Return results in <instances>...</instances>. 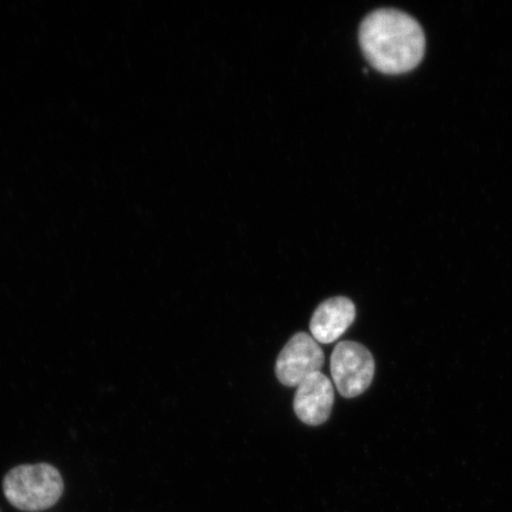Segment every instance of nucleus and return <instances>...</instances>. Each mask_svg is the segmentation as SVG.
<instances>
[{
    "label": "nucleus",
    "mask_w": 512,
    "mask_h": 512,
    "mask_svg": "<svg viewBox=\"0 0 512 512\" xmlns=\"http://www.w3.org/2000/svg\"><path fill=\"white\" fill-rule=\"evenodd\" d=\"M6 499L23 511L47 510L59 501L64 484L60 472L49 464L22 465L5 476Z\"/></svg>",
    "instance_id": "2"
},
{
    "label": "nucleus",
    "mask_w": 512,
    "mask_h": 512,
    "mask_svg": "<svg viewBox=\"0 0 512 512\" xmlns=\"http://www.w3.org/2000/svg\"><path fill=\"white\" fill-rule=\"evenodd\" d=\"M364 56L383 74L411 72L425 56L426 37L412 16L394 9L371 12L360 28Z\"/></svg>",
    "instance_id": "1"
},
{
    "label": "nucleus",
    "mask_w": 512,
    "mask_h": 512,
    "mask_svg": "<svg viewBox=\"0 0 512 512\" xmlns=\"http://www.w3.org/2000/svg\"><path fill=\"white\" fill-rule=\"evenodd\" d=\"M375 361L370 351L356 342H341L331 356V375L338 393L352 399L363 394L373 382Z\"/></svg>",
    "instance_id": "3"
},
{
    "label": "nucleus",
    "mask_w": 512,
    "mask_h": 512,
    "mask_svg": "<svg viewBox=\"0 0 512 512\" xmlns=\"http://www.w3.org/2000/svg\"><path fill=\"white\" fill-rule=\"evenodd\" d=\"M335 402L332 382L322 371L307 377L297 387L293 407L298 418L309 426H319L330 418Z\"/></svg>",
    "instance_id": "5"
},
{
    "label": "nucleus",
    "mask_w": 512,
    "mask_h": 512,
    "mask_svg": "<svg viewBox=\"0 0 512 512\" xmlns=\"http://www.w3.org/2000/svg\"><path fill=\"white\" fill-rule=\"evenodd\" d=\"M324 360V352L315 339L299 332L281 350L275 373L284 386L298 387L307 377L320 373Z\"/></svg>",
    "instance_id": "4"
},
{
    "label": "nucleus",
    "mask_w": 512,
    "mask_h": 512,
    "mask_svg": "<svg viewBox=\"0 0 512 512\" xmlns=\"http://www.w3.org/2000/svg\"><path fill=\"white\" fill-rule=\"evenodd\" d=\"M356 318V307L350 299L335 297L325 300L313 313L310 331L317 343L330 344L347 331Z\"/></svg>",
    "instance_id": "6"
}]
</instances>
